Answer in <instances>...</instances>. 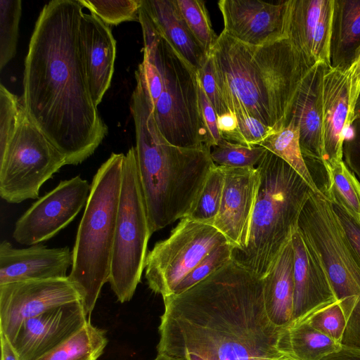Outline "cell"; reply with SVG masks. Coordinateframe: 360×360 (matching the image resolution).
<instances>
[{
    "label": "cell",
    "instance_id": "43",
    "mask_svg": "<svg viewBox=\"0 0 360 360\" xmlns=\"http://www.w3.org/2000/svg\"><path fill=\"white\" fill-rule=\"evenodd\" d=\"M349 78L350 102L352 109V117L354 101L360 87V52L353 64L347 70Z\"/></svg>",
    "mask_w": 360,
    "mask_h": 360
},
{
    "label": "cell",
    "instance_id": "27",
    "mask_svg": "<svg viewBox=\"0 0 360 360\" xmlns=\"http://www.w3.org/2000/svg\"><path fill=\"white\" fill-rule=\"evenodd\" d=\"M107 344L105 331L89 320L78 333L36 360H97Z\"/></svg>",
    "mask_w": 360,
    "mask_h": 360
},
{
    "label": "cell",
    "instance_id": "25",
    "mask_svg": "<svg viewBox=\"0 0 360 360\" xmlns=\"http://www.w3.org/2000/svg\"><path fill=\"white\" fill-rule=\"evenodd\" d=\"M293 259L290 240L274 268L262 278L266 311L271 322L280 327L289 325L293 318Z\"/></svg>",
    "mask_w": 360,
    "mask_h": 360
},
{
    "label": "cell",
    "instance_id": "47",
    "mask_svg": "<svg viewBox=\"0 0 360 360\" xmlns=\"http://www.w3.org/2000/svg\"><path fill=\"white\" fill-rule=\"evenodd\" d=\"M355 118H360V87L354 101L352 121Z\"/></svg>",
    "mask_w": 360,
    "mask_h": 360
},
{
    "label": "cell",
    "instance_id": "3",
    "mask_svg": "<svg viewBox=\"0 0 360 360\" xmlns=\"http://www.w3.org/2000/svg\"><path fill=\"white\" fill-rule=\"evenodd\" d=\"M210 56L230 111L245 112L275 132L288 124L311 68L288 39L252 46L221 32Z\"/></svg>",
    "mask_w": 360,
    "mask_h": 360
},
{
    "label": "cell",
    "instance_id": "46",
    "mask_svg": "<svg viewBox=\"0 0 360 360\" xmlns=\"http://www.w3.org/2000/svg\"><path fill=\"white\" fill-rule=\"evenodd\" d=\"M1 335V360H20L12 343L6 335Z\"/></svg>",
    "mask_w": 360,
    "mask_h": 360
},
{
    "label": "cell",
    "instance_id": "31",
    "mask_svg": "<svg viewBox=\"0 0 360 360\" xmlns=\"http://www.w3.org/2000/svg\"><path fill=\"white\" fill-rule=\"evenodd\" d=\"M224 171L217 165L209 174L198 201L188 217L212 225L219 212L224 186Z\"/></svg>",
    "mask_w": 360,
    "mask_h": 360
},
{
    "label": "cell",
    "instance_id": "29",
    "mask_svg": "<svg viewBox=\"0 0 360 360\" xmlns=\"http://www.w3.org/2000/svg\"><path fill=\"white\" fill-rule=\"evenodd\" d=\"M326 171L327 184L323 195L360 224V181L343 160Z\"/></svg>",
    "mask_w": 360,
    "mask_h": 360
},
{
    "label": "cell",
    "instance_id": "8",
    "mask_svg": "<svg viewBox=\"0 0 360 360\" xmlns=\"http://www.w3.org/2000/svg\"><path fill=\"white\" fill-rule=\"evenodd\" d=\"M297 230L318 255L346 319L341 345L360 348V266L332 203L311 193Z\"/></svg>",
    "mask_w": 360,
    "mask_h": 360
},
{
    "label": "cell",
    "instance_id": "33",
    "mask_svg": "<svg viewBox=\"0 0 360 360\" xmlns=\"http://www.w3.org/2000/svg\"><path fill=\"white\" fill-rule=\"evenodd\" d=\"M266 149L261 146H247L224 139L211 148V158L215 165L234 168L255 167Z\"/></svg>",
    "mask_w": 360,
    "mask_h": 360
},
{
    "label": "cell",
    "instance_id": "37",
    "mask_svg": "<svg viewBox=\"0 0 360 360\" xmlns=\"http://www.w3.org/2000/svg\"><path fill=\"white\" fill-rule=\"evenodd\" d=\"M23 105L16 95L0 84V154L3 153L19 124Z\"/></svg>",
    "mask_w": 360,
    "mask_h": 360
},
{
    "label": "cell",
    "instance_id": "42",
    "mask_svg": "<svg viewBox=\"0 0 360 360\" xmlns=\"http://www.w3.org/2000/svg\"><path fill=\"white\" fill-rule=\"evenodd\" d=\"M198 89L202 116L210 137L212 148L222 139L217 125V115L207 99L198 76Z\"/></svg>",
    "mask_w": 360,
    "mask_h": 360
},
{
    "label": "cell",
    "instance_id": "22",
    "mask_svg": "<svg viewBox=\"0 0 360 360\" xmlns=\"http://www.w3.org/2000/svg\"><path fill=\"white\" fill-rule=\"evenodd\" d=\"M79 30L89 90L94 104L98 106L111 84L116 41L110 26L91 13H83Z\"/></svg>",
    "mask_w": 360,
    "mask_h": 360
},
{
    "label": "cell",
    "instance_id": "13",
    "mask_svg": "<svg viewBox=\"0 0 360 360\" xmlns=\"http://www.w3.org/2000/svg\"><path fill=\"white\" fill-rule=\"evenodd\" d=\"M77 301L81 295L68 276L0 285V333L13 344L26 320Z\"/></svg>",
    "mask_w": 360,
    "mask_h": 360
},
{
    "label": "cell",
    "instance_id": "35",
    "mask_svg": "<svg viewBox=\"0 0 360 360\" xmlns=\"http://www.w3.org/2000/svg\"><path fill=\"white\" fill-rule=\"evenodd\" d=\"M233 248L229 242L214 248L184 278L176 287L173 295L188 290L224 266L233 259Z\"/></svg>",
    "mask_w": 360,
    "mask_h": 360
},
{
    "label": "cell",
    "instance_id": "23",
    "mask_svg": "<svg viewBox=\"0 0 360 360\" xmlns=\"http://www.w3.org/2000/svg\"><path fill=\"white\" fill-rule=\"evenodd\" d=\"M142 6L158 30L197 72L209 56L189 30L174 0H142Z\"/></svg>",
    "mask_w": 360,
    "mask_h": 360
},
{
    "label": "cell",
    "instance_id": "34",
    "mask_svg": "<svg viewBox=\"0 0 360 360\" xmlns=\"http://www.w3.org/2000/svg\"><path fill=\"white\" fill-rule=\"evenodd\" d=\"M82 6L108 25L139 21L142 0H79Z\"/></svg>",
    "mask_w": 360,
    "mask_h": 360
},
{
    "label": "cell",
    "instance_id": "39",
    "mask_svg": "<svg viewBox=\"0 0 360 360\" xmlns=\"http://www.w3.org/2000/svg\"><path fill=\"white\" fill-rule=\"evenodd\" d=\"M197 73L200 83L217 117L229 113L230 110L221 96L215 79L213 63L210 56Z\"/></svg>",
    "mask_w": 360,
    "mask_h": 360
},
{
    "label": "cell",
    "instance_id": "11",
    "mask_svg": "<svg viewBox=\"0 0 360 360\" xmlns=\"http://www.w3.org/2000/svg\"><path fill=\"white\" fill-rule=\"evenodd\" d=\"M228 242L214 226L186 217L168 238L148 252L145 277L149 288L162 298L173 295L178 284L211 251Z\"/></svg>",
    "mask_w": 360,
    "mask_h": 360
},
{
    "label": "cell",
    "instance_id": "36",
    "mask_svg": "<svg viewBox=\"0 0 360 360\" xmlns=\"http://www.w3.org/2000/svg\"><path fill=\"white\" fill-rule=\"evenodd\" d=\"M300 319L305 320L314 328L341 344L347 323L338 300Z\"/></svg>",
    "mask_w": 360,
    "mask_h": 360
},
{
    "label": "cell",
    "instance_id": "18",
    "mask_svg": "<svg viewBox=\"0 0 360 360\" xmlns=\"http://www.w3.org/2000/svg\"><path fill=\"white\" fill-rule=\"evenodd\" d=\"M323 157L325 169L342 161V143L352 122L347 71L325 65L321 90Z\"/></svg>",
    "mask_w": 360,
    "mask_h": 360
},
{
    "label": "cell",
    "instance_id": "6",
    "mask_svg": "<svg viewBox=\"0 0 360 360\" xmlns=\"http://www.w3.org/2000/svg\"><path fill=\"white\" fill-rule=\"evenodd\" d=\"M124 160L112 153L95 174L72 251L68 278L88 316L110 277Z\"/></svg>",
    "mask_w": 360,
    "mask_h": 360
},
{
    "label": "cell",
    "instance_id": "40",
    "mask_svg": "<svg viewBox=\"0 0 360 360\" xmlns=\"http://www.w3.org/2000/svg\"><path fill=\"white\" fill-rule=\"evenodd\" d=\"M342 160L360 179V118L354 119L345 130Z\"/></svg>",
    "mask_w": 360,
    "mask_h": 360
},
{
    "label": "cell",
    "instance_id": "14",
    "mask_svg": "<svg viewBox=\"0 0 360 360\" xmlns=\"http://www.w3.org/2000/svg\"><path fill=\"white\" fill-rule=\"evenodd\" d=\"M288 1L220 0L219 8L224 32L252 46H262L283 39L285 34Z\"/></svg>",
    "mask_w": 360,
    "mask_h": 360
},
{
    "label": "cell",
    "instance_id": "30",
    "mask_svg": "<svg viewBox=\"0 0 360 360\" xmlns=\"http://www.w3.org/2000/svg\"><path fill=\"white\" fill-rule=\"evenodd\" d=\"M183 19L207 56L214 46L218 36L212 29L205 1L174 0Z\"/></svg>",
    "mask_w": 360,
    "mask_h": 360
},
{
    "label": "cell",
    "instance_id": "9",
    "mask_svg": "<svg viewBox=\"0 0 360 360\" xmlns=\"http://www.w3.org/2000/svg\"><path fill=\"white\" fill-rule=\"evenodd\" d=\"M150 231L147 208L139 176L135 147L124 154L115 232L110 288L121 303L131 300L148 255Z\"/></svg>",
    "mask_w": 360,
    "mask_h": 360
},
{
    "label": "cell",
    "instance_id": "41",
    "mask_svg": "<svg viewBox=\"0 0 360 360\" xmlns=\"http://www.w3.org/2000/svg\"><path fill=\"white\" fill-rule=\"evenodd\" d=\"M332 206L360 266V224L338 205L332 203Z\"/></svg>",
    "mask_w": 360,
    "mask_h": 360
},
{
    "label": "cell",
    "instance_id": "38",
    "mask_svg": "<svg viewBox=\"0 0 360 360\" xmlns=\"http://www.w3.org/2000/svg\"><path fill=\"white\" fill-rule=\"evenodd\" d=\"M236 128L224 139L247 146H259L268 136L275 133L270 127L243 112H234Z\"/></svg>",
    "mask_w": 360,
    "mask_h": 360
},
{
    "label": "cell",
    "instance_id": "2",
    "mask_svg": "<svg viewBox=\"0 0 360 360\" xmlns=\"http://www.w3.org/2000/svg\"><path fill=\"white\" fill-rule=\"evenodd\" d=\"M79 0H53L37 20L25 60L21 101L30 120L77 165L108 134L89 90L84 63Z\"/></svg>",
    "mask_w": 360,
    "mask_h": 360
},
{
    "label": "cell",
    "instance_id": "26",
    "mask_svg": "<svg viewBox=\"0 0 360 360\" xmlns=\"http://www.w3.org/2000/svg\"><path fill=\"white\" fill-rule=\"evenodd\" d=\"M285 349L297 360H321L342 345L321 333L304 319L292 321L285 328Z\"/></svg>",
    "mask_w": 360,
    "mask_h": 360
},
{
    "label": "cell",
    "instance_id": "20",
    "mask_svg": "<svg viewBox=\"0 0 360 360\" xmlns=\"http://www.w3.org/2000/svg\"><path fill=\"white\" fill-rule=\"evenodd\" d=\"M72 264V254L68 247L48 248L37 244L15 248L6 240L0 243V285L65 278Z\"/></svg>",
    "mask_w": 360,
    "mask_h": 360
},
{
    "label": "cell",
    "instance_id": "32",
    "mask_svg": "<svg viewBox=\"0 0 360 360\" xmlns=\"http://www.w3.org/2000/svg\"><path fill=\"white\" fill-rule=\"evenodd\" d=\"M22 14L20 0H0V69L16 53L18 28Z\"/></svg>",
    "mask_w": 360,
    "mask_h": 360
},
{
    "label": "cell",
    "instance_id": "21",
    "mask_svg": "<svg viewBox=\"0 0 360 360\" xmlns=\"http://www.w3.org/2000/svg\"><path fill=\"white\" fill-rule=\"evenodd\" d=\"M323 63L313 65L304 76L294 104L291 119L299 127L300 144L302 155L310 172L321 171L323 165L321 90Z\"/></svg>",
    "mask_w": 360,
    "mask_h": 360
},
{
    "label": "cell",
    "instance_id": "16",
    "mask_svg": "<svg viewBox=\"0 0 360 360\" xmlns=\"http://www.w3.org/2000/svg\"><path fill=\"white\" fill-rule=\"evenodd\" d=\"M87 317L82 301L51 309L26 320L12 345L20 360H36L78 333Z\"/></svg>",
    "mask_w": 360,
    "mask_h": 360
},
{
    "label": "cell",
    "instance_id": "24",
    "mask_svg": "<svg viewBox=\"0 0 360 360\" xmlns=\"http://www.w3.org/2000/svg\"><path fill=\"white\" fill-rule=\"evenodd\" d=\"M360 52V0H334L328 66L347 71Z\"/></svg>",
    "mask_w": 360,
    "mask_h": 360
},
{
    "label": "cell",
    "instance_id": "7",
    "mask_svg": "<svg viewBox=\"0 0 360 360\" xmlns=\"http://www.w3.org/2000/svg\"><path fill=\"white\" fill-rule=\"evenodd\" d=\"M139 22L143 52L153 58L162 78V92L153 105L160 133L176 146L212 148L200 105L197 71L162 37L142 4Z\"/></svg>",
    "mask_w": 360,
    "mask_h": 360
},
{
    "label": "cell",
    "instance_id": "5",
    "mask_svg": "<svg viewBox=\"0 0 360 360\" xmlns=\"http://www.w3.org/2000/svg\"><path fill=\"white\" fill-rule=\"evenodd\" d=\"M260 184L246 246L233 259L259 278L274 268L297 229L312 191L283 159L266 150L256 166Z\"/></svg>",
    "mask_w": 360,
    "mask_h": 360
},
{
    "label": "cell",
    "instance_id": "19",
    "mask_svg": "<svg viewBox=\"0 0 360 360\" xmlns=\"http://www.w3.org/2000/svg\"><path fill=\"white\" fill-rule=\"evenodd\" d=\"M291 243L295 321L338 300L318 255L297 229L292 236Z\"/></svg>",
    "mask_w": 360,
    "mask_h": 360
},
{
    "label": "cell",
    "instance_id": "44",
    "mask_svg": "<svg viewBox=\"0 0 360 360\" xmlns=\"http://www.w3.org/2000/svg\"><path fill=\"white\" fill-rule=\"evenodd\" d=\"M217 125L222 139L231 134L237 126V119L234 112L229 113L217 117Z\"/></svg>",
    "mask_w": 360,
    "mask_h": 360
},
{
    "label": "cell",
    "instance_id": "15",
    "mask_svg": "<svg viewBox=\"0 0 360 360\" xmlns=\"http://www.w3.org/2000/svg\"><path fill=\"white\" fill-rule=\"evenodd\" d=\"M221 167L225 174L224 186L212 226L225 236L236 252L243 250L248 242L260 174L257 167Z\"/></svg>",
    "mask_w": 360,
    "mask_h": 360
},
{
    "label": "cell",
    "instance_id": "10",
    "mask_svg": "<svg viewBox=\"0 0 360 360\" xmlns=\"http://www.w3.org/2000/svg\"><path fill=\"white\" fill-rule=\"evenodd\" d=\"M65 165V157L23 108L16 130L0 154V196L9 203L36 199L41 186Z\"/></svg>",
    "mask_w": 360,
    "mask_h": 360
},
{
    "label": "cell",
    "instance_id": "12",
    "mask_svg": "<svg viewBox=\"0 0 360 360\" xmlns=\"http://www.w3.org/2000/svg\"><path fill=\"white\" fill-rule=\"evenodd\" d=\"M91 184L76 176L61 181L17 220L13 238L24 245L48 240L66 227L86 205Z\"/></svg>",
    "mask_w": 360,
    "mask_h": 360
},
{
    "label": "cell",
    "instance_id": "4",
    "mask_svg": "<svg viewBox=\"0 0 360 360\" xmlns=\"http://www.w3.org/2000/svg\"><path fill=\"white\" fill-rule=\"evenodd\" d=\"M135 78L130 110L135 126L139 176L153 234L188 217L216 165L210 147L182 148L165 139L155 120L140 67Z\"/></svg>",
    "mask_w": 360,
    "mask_h": 360
},
{
    "label": "cell",
    "instance_id": "45",
    "mask_svg": "<svg viewBox=\"0 0 360 360\" xmlns=\"http://www.w3.org/2000/svg\"><path fill=\"white\" fill-rule=\"evenodd\" d=\"M321 360H360V348L342 346L340 349L327 355Z\"/></svg>",
    "mask_w": 360,
    "mask_h": 360
},
{
    "label": "cell",
    "instance_id": "17",
    "mask_svg": "<svg viewBox=\"0 0 360 360\" xmlns=\"http://www.w3.org/2000/svg\"><path fill=\"white\" fill-rule=\"evenodd\" d=\"M334 0H288L287 39L312 67L328 65Z\"/></svg>",
    "mask_w": 360,
    "mask_h": 360
},
{
    "label": "cell",
    "instance_id": "28",
    "mask_svg": "<svg viewBox=\"0 0 360 360\" xmlns=\"http://www.w3.org/2000/svg\"><path fill=\"white\" fill-rule=\"evenodd\" d=\"M259 146L285 161L304 180L314 193L322 194L302 155L299 127L293 119L283 129L268 136Z\"/></svg>",
    "mask_w": 360,
    "mask_h": 360
},
{
    "label": "cell",
    "instance_id": "1",
    "mask_svg": "<svg viewBox=\"0 0 360 360\" xmlns=\"http://www.w3.org/2000/svg\"><path fill=\"white\" fill-rule=\"evenodd\" d=\"M163 301L158 354L183 360L293 357L285 350V326L267 315L262 279L234 259Z\"/></svg>",
    "mask_w": 360,
    "mask_h": 360
},
{
    "label": "cell",
    "instance_id": "48",
    "mask_svg": "<svg viewBox=\"0 0 360 360\" xmlns=\"http://www.w3.org/2000/svg\"><path fill=\"white\" fill-rule=\"evenodd\" d=\"M153 360H183L182 359L171 356L167 354H158Z\"/></svg>",
    "mask_w": 360,
    "mask_h": 360
}]
</instances>
